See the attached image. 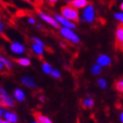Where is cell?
<instances>
[{
  "instance_id": "obj_1",
  "label": "cell",
  "mask_w": 123,
  "mask_h": 123,
  "mask_svg": "<svg viewBox=\"0 0 123 123\" xmlns=\"http://www.w3.org/2000/svg\"><path fill=\"white\" fill-rule=\"evenodd\" d=\"M61 12L63 16V18L67 19H70V20L74 21H79L78 18V12L76 8L69 6V5H65L61 8Z\"/></svg>"
},
{
  "instance_id": "obj_2",
  "label": "cell",
  "mask_w": 123,
  "mask_h": 123,
  "mask_svg": "<svg viewBox=\"0 0 123 123\" xmlns=\"http://www.w3.org/2000/svg\"><path fill=\"white\" fill-rule=\"evenodd\" d=\"M61 33L65 37V38H67L68 40H69V41H73L75 43H78V42H79V38H78L71 30H69V29L67 28V27L62 28Z\"/></svg>"
},
{
  "instance_id": "obj_3",
  "label": "cell",
  "mask_w": 123,
  "mask_h": 123,
  "mask_svg": "<svg viewBox=\"0 0 123 123\" xmlns=\"http://www.w3.org/2000/svg\"><path fill=\"white\" fill-rule=\"evenodd\" d=\"M37 12H38V14L40 15V17H41L43 20H45L46 22H48V23H49L50 25H52V26H54V27H55V28H60V25L59 23L57 22L55 19H54L53 18H51L50 16L47 15V14H45V13H43L40 10H37Z\"/></svg>"
},
{
  "instance_id": "obj_4",
  "label": "cell",
  "mask_w": 123,
  "mask_h": 123,
  "mask_svg": "<svg viewBox=\"0 0 123 123\" xmlns=\"http://www.w3.org/2000/svg\"><path fill=\"white\" fill-rule=\"evenodd\" d=\"M4 120L9 121L11 123H17L18 121V117L17 113L11 111H5L4 113Z\"/></svg>"
},
{
  "instance_id": "obj_5",
  "label": "cell",
  "mask_w": 123,
  "mask_h": 123,
  "mask_svg": "<svg viewBox=\"0 0 123 123\" xmlns=\"http://www.w3.org/2000/svg\"><path fill=\"white\" fill-rule=\"evenodd\" d=\"M84 18L85 21L87 22H92L94 19V8L92 5L88 6L84 12Z\"/></svg>"
},
{
  "instance_id": "obj_6",
  "label": "cell",
  "mask_w": 123,
  "mask_h": 123,
  "mask_svg": "<svg viewBox=\"0 0 123 123\" xmlns=\"http://www.w3.org/2000/svg\"><path fill=\"white\" fill-rule=\"evenodd\" d=\"M34 117H35L36 121H38L40 123H53L51 119L49 118L48 116L42 114L41 113H39V112L34 113Z\"/></svg>"
},
{
  "instance_id": "obj_7",
  "label": "cell",
  "mask_w": 123,
  "mask_h": 123,
  "mask_svg": "<svg viewBox=\"0 0 123 123\" xmlns=\"http://www.w3.org/2000/svg\"><path fill=\"white\" fill-rule=\"evenodd\" d=\"M87 5H88L87 0H71V1L69 3V5H68L77 9V8L85 7Z\"/></svg>"
},
{
  "instance_id": "obj_8",
  "label": "cell",
  "mask_w": 123,
  "mask_h": 123,
  "mask_svg": "<svg viewBox=\"0 0 123 123\" xmlns=\"http://www.w3.org/2000/svg\"><path fill=\"white\" fill-rule=\"evenodd\" d=\"M55 18L59 21L60 23L62 24L64 26H66L67 28H76V26H75L74 24L71 23L70 21L68 20V19H66V18H63V17H62V16L57 15L56 14V15H55Z\"/></svg>"
},
{
  "instance_id": "obj_9",
  "label": "cell",
  "mask_w": 123,
  "mask_h": 123,
  "mask_svg": "<svg viewBox=\"0 0 123 123\" xmlns=\"http://www.w3.org/2000/svg\"><path fill=\"white\" fill-rule=\"evenodd\" d=\"M123 42V31H122V26L121 24H120L117 27V31H116V43L115 47H117L120 45L121 43Z\"/></svg>"
},
{
  "instance_id": "obj_10",
  "label": "cell",
  "mask_w": 123,
  "mask_h": 123,
  "mask_svg": "<svg viewBox=\"0 0 123 123\" xmlns=\"http://www.w3.org/2000/svg\"><path fill=\"white\" fill-rule=\"evenodd\" d=\"M13 97L15 98L17 101L18 102H23L25 101L26 99V94H25V92H23L22 90L20 89H16L13 92Z\"/></svg>"
},
{
  "instance_id": "obj_11",
  "label": "cell",
  "mask_w": 123,
  "mask_h": 123,
  "mask_svg": "<svg viewBox=\"0 0 123 123\" xmlns=\"http://www.w3.org/2000/svg\"><path fill=\"white\" fill-rule=\"evenodd\" d=\"M98 63L101 65V66H107V65H109L111 63V59L107 55H102L98 56Z\"/></svg>"
},
{
  "instance_id": "obj_12",
  "label": "cell",
  "mask_w": 123,
  "mask_h": 123,
  "mask_svg": "<svg viewBox=\"0 0 123 123\" xmlns=\"http://www.w3.org/2000/svg\"><path fill=\"white\" fill-rule=\"evenodd\" d=\"M22 83H23L26 86H27V87H29V88H35L36 87V85H35V83H34V81L29 77H22Z\"/></svg>"
},
{
  "instance_id": "obj_13",
  "label": "cell",
  "mask_w": 123,
  "mask_h": 123,
  "mask_svg": "<svg viewBox=\"0 0 123 123\" xmlns=\"http://www.w3.org/2000/svg\"><path fill=\"white\" fill-rule=\"evenodd\" d=\"M15 105V100L12 98L7 100H0V106L2 107H13Z\"/></svg>"
},
{
  "instance_id": "obj_14",
  "label": "cell",
  "mask_w": 123,
  "mask_h": 123,
  "mask_svg": "<svg viewBox=\"0 0 123 123\" xmlns=\"http://www.w3.org/2000/svg\"><path fill=\"white\" fill-rule=\"evenodd\" d=\"M82 105L85 108H92L93 105H94V101L90 95L89 97L86 98H84L82 101Z\"/></svg>"
},
{
  "instance_id": "obj_15",
  "label": "cell",
  "mask_w": 123,
  "mask_h": 123,
  "mask_svg": "<svg viewBox=\"0 0 123 123\" xmlns=\"http://www.w3.org/2000/svg\"><path fill=\"white\" fill-rule=\"evenodd\" d=\"M12 50L14 53L20 54V53H23L24 52V47L21 44L18 43V42H14V43L12 44Z\"/></svg>"
},
{
  "instance_id": "obj_16",
  "label": "cell",
  "mask_w": 123,
  "mask_h": 123,
  "mask_svg": "<svg viewBox=\"0 0 123 123\" xmlns=\"http://www.w3.org/2000/svg\"><path fill=\"white\" fill-rule=\"evenodd\" d=\"M12 61L18 62V64H20V65H22V66H29V65L31 64L30 60L26 59V58H18V59H17V58H13Z\"/></svg>"
},
{
  "instance_id": "obj_17",
  "label": "cell",
  "mask_w": 123,
  "mask_h": 123,
  "mask_svg": "<svg viewBox=\"0 0 123 123\" xmlns=\"http://www.w3.org/2000/svg\"><path fill=\"white\" fill-rule=\"evenodd\" d=\"M11 98H12L5 92L4 88L0 86V100H7L11 99Z\"/></svg>"
},
{
  "instance_id": "obj_18",
  "label": "cell",
  "mask_w": 123,
  "mask_h": 123,
  "mask_svg": "<svg viewBox=\"0 0 123 123\" xmlns=\"http://www.w3.org/2000/svg\"><path fill=\"white\" fill-rule=\"evenodd\" d=\"M42 69H43V71L45 72V73H47V74H51L52 71H53L52 67L45 61L43 62V64H42Z\"/></svg>"
},
{
  "instance_id": "obj_19",
  "label": "cell",
  "mask_w": 123,
  "mask_h": 123,
  "mask_svg": "<svg viewBox=\"0 0 123 123\" xmlns=\"http://www.w3.org/2000/svg\"><path fill=\"white\" fill-rule=\"evenodd\" d=\"M0 62H2L5 67H6V69H11L12 68V63H11L10 62L8 61L7 59H5L4 56H2V55H0Z\"/></svg>"
},
{
  "instance_id": "obj_20",
  "label": "cell",
  "mask_w": 123,
  "mask_h": 123,
  "mask_svg": "<svg viewBox=\"0 0 123 123\" xmlns=\"http://www.w3.org/2000/svg\"><path fill=\"white\" fill-rule=\"evenodd\" d=\"M114 87L118 92H123V79L116 81L115 84H114Z\"/></svg>"
},
{
  "instance_id": "obj_21",
  "label": "cell",
  "mask_w": 123,
  "mask_h": 123,
  "mask_svg": "<svg viewBox=\"0 0 123 123\" xmlns=\"http://www.w3.org/2000/svg\"><path fill=\"white\" fill-rule=\"evenodd\" d=\"M33 49L34 50V52H35L38 55H42V47L39 46L37 44H34L33 46Z\"/></svg>"
},
{
  "instance_id": "obj_22",
  "label": "cell",
  "mask_w": 123,
  "mask_h": 123,
  "mask_svg": "<svg viewBox=\"0 0 123 123\" xmlns=\"http://www.w3.org/2000/svg\"><path fill=\"white\" fill-rule=\"evenodd\" d=\"M92 72L93 75H98L101 72V68L99 65H94L92 69Z\"/></svg>"
},
{
  "instance_id": "obj_23",
  "label": "cell",
  "mask_w": 123,
  "mask_h": 123,
  "mask_svg": "<svg viewBox=\"0 0 123 123\" xmlns=\"http://www.w3.org/2000/svg\"><path fill=\"white\" fill-rule=\"evenodd\" d=\"M98 85H99V87L102 88V89H105V88L106 87V82H105V80L103 79V78L98 79Z\"/></svg>"
},
{
  "instance_id": "obj_24",
  "label": "cell",
  "mask_w": 123,
  "mask_h": 123,
  "mask_svg": "<svg viewBox=\"0 0 123 123\" xmlns=\"http://www.w3.org/2000/svg\"><path fill=\"white\" fill-rule=\"evenodd\" d=\"M51 75L55 78H60V77H61V74H60V72L58 71L57 69H54V70L52 71Z\"/></svg>"
},
{
  "instance_id": "obj_25",
  "label": "cell",
  "mask_w": 123,
  "mask_h": 123,
  "mask_svg": "<svg viewBox=\"0 0 123 123\" xmlns=\"http://www.w3.org/2000/svg\"><path fill=\"white\" fill-rule=\"evenodd\" d=\"M114 17H115V18L121 20L123 24V13H116L115 15H114Z\"/></svg>"
},
{
  "instance_id": "obj_26",
  "label": "cell",
  "mask_w": 123,
  "mask_h": 123,
  "mask_svg": "<svg viewBox=\"0 0 123 123\" xmlns=\"http://www.w3.org/2000/svg\"><path fill=\"white\" fill-rule=\"evenodd\" d=\"M33 41L35 42V44H37V45H39V46H41V47H44V44L42 43V41H40L39 39L37 38H33Z\"/></svg>"
},
{
  "instance_id": "obj_27",
  "label": "cell",
  "mask_w": 123,
  "mask_h": 123,
  "mask_svg": "<svg viewBox=\"0 0 123 123\" xmlns=\"http://www.w3.org/2000/svg\"><path fill=\"white\" fill-rule=\"evenodd\" d=\"M47 1L49 2V4L51 5V6H54V5H55V3H56L58 0H47Z\"/></svg>"
},
{
  "instance_id": "obj_28",
  "label": "cell",
  "mask_w": 123,
  "mask_h": 123,
  "mask_svg": "<svg viewBox=\"0 0 123 123\" xmlns=\"http://www.w3.org/2000/svg\"><path fill=\"white\" fill-rule=\"evenodd\" d=\"M39 100H40L41 103H44L45 102V97H44L43 95H41V96L39 97Z\"/></svg>"
},
{
  "instance_id": "obj_29",
  "label": "cell",
  "mask_w": 123,
  "mask_h": 123,
  "mask_svg": "<svg viewBox=\"0 0 123 123\" xmlns=\"http://www.w3.org/2000/svg\"><path fill=\"white\" fill-rule=\"evenodd\" d=\"M4 113H5V111H4L2 106H0V117L4 116Z\"/></svg>"
},
{
  "instance_id": "obj_30",
  "label": "cell",
  "mask_w": 123,
  "mask_h": 123,
  "mask_svg": "<svg viewBox=\"0 0 123 123\" xmlns=\"http://www.w3.org/2000/svg\"><path fill=\"white\" fill-rule=\"evenodd\" d=\"M117 48H119V49H121V51L123 52V42H122V43H121V44H120V45H119V46L117 47Z\"/></svg>"
},
{
  "instance_id": "obj_31",
  "label": "cell",
  "mask_w": 123,
  "mask_h": 123,
  "mask_svg": "<svg viewBox=\"0 0 123 123\" xmlns=\"http://www.w3.org/2000/svg\"><path fill=\"white\" fill-rule=\"evenodd\" d=\"M29 23H31V24H34V23H35V21H34V19H33V18H29Z\"/></svg>"
},
{
  "instance_id": "obj_32",
  "label": "cell",
  "mask_w": 123,
  "mask_h": 123,
  "mask_svg": "<svg viewBox=\"0 0 123 123\" xmlns=\"http://www.w3.org/2000/svg\"><path fill=\"white\" fill-rule=\"evenodd\" d=\"M120 119H121V121L123 123V113H121V116H120Z\"/></svg>"
},
{
  "instance_id": "obj_33",
  "label": "cell",
  "mask_w": 123,
  "mask_h": 123,
  "mask_svg": "<svg viewBox=\"0 0 123 123\" xmlns=\"http://www.w3.org/2000/svg\"><path fill=\"white\" fill-rule=\"evenodd\" d=\"M2 30H3V24L1 23V21H0V33H1Z\"/></svg>"
},
{
  "instance_id": "obj_34",
  "label": "cell",
  "mask_w": 123,
  "mask_h": 123,
  "mask_svg": "<svg viewBox=\"0 0 123 123\" xmlns=\"http://www.w3.org/2000/svg\"><path fill=\"white\" fill-rule=\"evenodd\" d=\"M4 69V67H3V63L0 62V70H1V69Z\"/></svg>"
},
{
  "instance_id": "obj_35",
  "label": "cell",
  "mask_w": 123,
  "mask_h": 123,
  "mask_svg": "<svg viewBox=\"0 0 123 123\" xmlns=\"http://www.w3.org/2000/svg\"><path fill=\"white\" fill-rule=\"evenodd\" d=\"M2 123H11V122H9V121H5V120H3Z\"/></svg>"
},
{
  "instance_id": "obj_36",
  "label": "cell",
  "mask_w": 123,
  "mask_h": 123,
  "mask_svg": "<svg viewBox=\"0 0 123 123\" xmlns=\"http://www.w3.org/2000/svg\"><path fill=\"white\" fill-rule=\"evenodd\" d=\"M31 123H40V122H39L38 121H36V120H34V121H33Z\"/></svg>"
},
{
  "instance_id": "obj_37",
  "label": "cell",
  "mask_w": 123,
  "mask_h": 123,
  "mask_svg": "<svg viewBox=\"0 0 123 123\" xmlns=\"http://www.w3.org/2000/svg\"><path fill=\"white\" fill-rule=\"evenodd\" d=\"M121 9L123 11V3H122V4H121Z\"/></svg>"
},
{
  "instance_id": "obj_38",
  "label": "cell",
  "mask_w": 123,
  "mask_h": 123,
  "mask_svg": "<svg viewBox=\"0 0 123 123\" xmlns=\"http://www.w3.org/2000/svg\"><path fill=\"white\" fill-rule=\"evenodd\" d=\"M2 121H3V120L1 119V117H0V123H2Z\"/></svg>"
},
{
  "instance_id": "obj_39",
  "label": "cell",
  "mask_w": 123,
  "mask_h": 123,
  "mask_svg": "<svg viewBox=\"0 0 123 123\" xmlns=\"http://www.w3.org/2000/svg\"><path fill=\"white\" fill-rule=\"evenodd\" d=\"M121 26H122V31H123V24H121Z\"/></svg>"
}]
</instances>
